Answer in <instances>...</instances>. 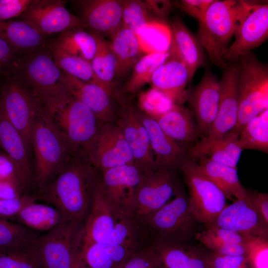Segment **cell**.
I'll use <instances>...</instances> for the list:
<instances>
[{"label":"cell","mask_w":268,"mask_h":268,"mask_svg":"<svg viewBox=\"0 0 268 268\" xmlns=\"http://www.w3.org/2000/svg\"><path fill=\"white\" fill-rule=\"evenodd\" d=\"M17 75L47 108L69 97L63 71L56 65L48 47L23 54L20 59Z\"/></svg>","instance_id":"4"},{"label":"cell","mask_w":268,"mask_h":268,"mask_svg":"<svg viewBox=\"0 0 268 268\" xmlns=\"http://www.w3.org/2000/svg\"><path fill=\"white\" fill-rule=\"evenodd\" d=\"M204 235L223 242L236 244H252L260 242H268L227 229L211 227L202 231Z\"/></svg>","instance_id":"47"},{"label":"cell","mask_w":268,"mask_h":268,"mask_svg":"<svg viewBox=\"0 0 268 268\" xmlns=\"http://www.w3.org/2000/svg\"><path fill=\"white\" fill-rule=\"evenodd\" d=\"M170 28L172 34L170 51L185 63L193 77L198 68L204 65L203 47L180 19L173 20Z\"/></svg>","instance_id":"28"},{"label":"cell","mask_w":268,"mask_h":268,"mask_svg":"<svg viewBox=\"0 0 268 268\" xmlns=\"http://www.w3.org/2000/svg\"><path fill=\"white\" fill-rule=\"evenodd\" d=\"M0 37L24 54L47 48V36L20 19L0 22Z\"/></svg>","instance_id":"30"},{"label":"cell","mask_w":268,"mask_h":268,"mask_svg":"<svg viewBox=\"0 0 268 268\" xmlns=\"http://www.w3.org/2000/svg\"><path fill=\"white\" fill-rule=\"evenodd\" d=\"M198 163L201 172L223 193L226 199L232 201L243 199L248 192L241 183L237 169L216 162L206 156L199 159Z\"/></svg>","instance_id":"31"},{"label":"cell","mask_w":268,"mask_h":268,"mask_svg":"<svg viewBox=\"0 0 268 268\" xmlns=\"http://www.w3.org/2000/svg\"><path fill=\"white\" fill-rule=\"evenodd\" d=\"M141 52L146 55L165 53L169 51L172 40L170 27L157 20H152L136 32Z\"/></svg>","instance_id":"36"},{"label":"cell","mask_w":268,"mask_h":268,"mask_svg":"<svg viewBox=\"0 0 268 268\" xmlns=\"http://www.w3.org/2000/svg\"><path fill=\"white\" fill-rule=\"evenodd\" d=\"M239 142L244 149L268 152V110L253 118L242 130Z\"/></svg>","instance_id":"39"},{"label":"cell","mask_w":268,"mask_h":268,"mask_svg":"<svg viewBox=\"0 0 268 268\" xmlns=\"http://www.w3.org/2000/svg\"><path fill=\"white\" fill-rule=\"evenodd\" d=\"M22 54L0 37V77L6 78L16 74Z\"/></svg>","instance_id":"46"},{"label":"cell","mask_w":268,"mask_h":268,"mask_svg":"<svg viewBox=\"0 0 268 268\" xmlns=\"http://www.w3.org/2000/svg\"><path fill=\"white\" fill-rule=\"evenodd\" d=\"M48 47L52 53L56 65L63 72L82 81L100 85L111 93H113V91L102 83L96 75L90 62L66 53L54 46L49 40Z\"/></svg>","instance_id":"35"},{"label":"cell","mask_w":268,"mask_h":268,"mask_svg":"<svg viewBox=\"0 0 268 268\" xmlns=\"http://www.w3.org/2000/svg\"><path fill=\"white\" fill-rule=\"evenodd\" d=\"M82 149L75 151L60 172L37 193L39 200L57 209L63 221L81 227L91 211L100 178Z\"/></svg>","instance_id":"1"},{"label":"cell","mask_w":268,"mask_h":268,"mask_svg":"<svg viewBox=\"0 0 268 268\" xmlns=\"http://www.w3.org/2000/svg\"><path fill=\"white\" fill-rule=\"evenodd\" d=\"M174 199L144 218L141 223L153 241L185 244L198 222L194 215L186 192L177 182Z\"/></svg>","instance_id":"8"},{"label":"cell","mask_w":268,"mask_h":268,"mask_svg":"<svg viewBox=\"0 0 268 268\" xmlns=\"http://www.w3.org/2000/svg\"><path fill=\"white\" fill-rule=\"evenodd\" d=\"M189 190L191 210L198 222L208 227L227 206L220 189L201 170L196 160L189 159L180 167Z\"/></svg>","instance_id":"11"},{"label":"cell","mask_w":268,"mask_h":268,"mask_svg":"<svg viewBox=\"0 0 268 268\" xmlns=\"http://www.w3.org/2000/svg\"><path fill=\"white\" fill-rule=\"evenodd\" d=\"M111 39L117 59L115 76H122L133 68L142 52L136 34L123 25Z\"/></svg>","instance_id":"32"},{"label":"cell","mask_w":268,"mask_h":268,"mask_svg":"<svg viewBox=\"0 0 268 268\" xmlns=\"http://www.w3.org/2000/svg\"><path fill=\"white\" fill-rule=\"evenodd\" d=\"M170 51L165 53L147 54L141 57L133 67L131 78L126 84V92L134 94L145 84L150 81L156 69L169 57Z\"/></svg>","instance_id":"40"},{"label":"cell","mask_w":268,"mask_h":268,"mask_svg":"<svg viewBox=\"0 0 268 268\" xmlns=\"http://www.w3.org/2000/svg\"><path fill=\"white\" fill-rule=\"evenodd\" d=\"M196 239L206 247L216 253L230 256H242L249 255L252 250L260 244L268 242H260L252 244H236L223 242L207 236L201 232L198 233Z\"/></svg>","instance_id":"44"},{"label":"cell","mask_w":268,"mask_h":268,"mask_svg":"<svg viewBox=\"0 0 268 268\" xmlns=\"http://www.w3.org/2000/svg\"><path fill=\"white\" fill-rule=\"evenodd\" d=\"M101 172L100 182L109 202L118 211L131 215L135 190L142 173L134 164Z\"/></svg>","instance_id":"18"},{"label":"cell","mask_w":268,"mask_h":268,"mask_svg":"<svg viewBox=\"0 0 268 268\" xmlns=\"http://www.w3.org/2000/svg\"><path fill=\"white\" fill-rule=\"evenodd\" d=\"M18 19L47 37L86 28L82 19L72 14L66 7L65 1L61 0H32Z\"/></svg>","instance_id":"16"},{"label":"cell","mask_w":268,"mask_h":268,"mask_svg":"<svg viewBox=\"0 0 268 268\" xmlns=\"http://www.w3.org/2000/svg\"><path fill=\"white\" fill-rule=\"evenodd\" d=\"M15 220L29 229L48 232L63 221L62 214L55 207L36 201L25 205Z\"/></svg>","instance_id":"33"},{"label":"cell","mask_w":268,"mask_h":268,"mask_svg":"<svg viewBox=\"0 0 268 268\" xmlns=\"http://www.w3.org/2000/svg\"><path fill=\"white\" fill-rule=\"evenodd\" d=\"M238 80L239 110L231 131L240 135L245 125L266 109L268 105V67L253 54L241 56Z\"/></svg>","instance_id":"7"},{"label":"cell","mask_w":268,"mask_h":268,"mask_svg":"<svg viewBox=\"0 0 268 268\" xmlns=\"http://www.w3.org/2000/svg\"><path fill=\"white\" fill-rule=\"evenodd\" d=\"M137 115L149 136L156 170H175L190 158L189 149L167 135L150 115L135 108Z\"/></svg>","instance_id":"20"},{"label":"cell","mask_w":268,"mask_h":268,"mask_svg":"<svg viewBox=\"0 0 268 268\" xmlns=\"http://www.w3.org/2000/svg\"><path fill=\"white\" fill-rule=\"evenodd\" d=\"M28 193L20 185L10 181L0 182V200L16 199Z\"/></svg>","instance_id":"54"},{"label":"cell","mask_w":268,"mask_h":268,"mask_svg":"<svg viewBox=\"0 0 268 268\" xmlns=\"http://www.w3.org/2000/svg\"><path fill=\"white\" fill-rule=\"evenodd\" d=\"M235 39L228 47L224 61L235 60L250 53L268 38V5H251L235 32Z\"/></svg>","instance_id":"19"},{"label":"cell","mask_w":268,"mask_h":268,"mask_svg":"<svg viewBox=\"0 0 268 268\" xmlns=\"http://www.w3.org/2000/svg\"><path fill=\"white\" fill-rule=\"evenodd\" d=\"M38 237L22 224L0 219V251H15L34 246Z\"/></svg>","instance_id":"38"},{"label":"cell","mask_w":268,"mask_h":268,"mask_svg":"<svg viewBox=\"0 0 268 268\" xmlns=\"http://www.w3.org/2000/svg\"><path fill=\"white\" fill-rule=\"evenodd\" d=\"M49 41L66 53L81 58L90 63L96 51L97 43L93 34L83 28L60 33Z\"/></svg>","instance_id":"34"},{"label":"cell","mask_w":268,"mask_h":268,"mask_svg":"<svg viewBox=\"0 0 268 268\" xmlns=\"http://www.w3.org/2000/svg\"><path fill=\"white\" fill-rule=\"evenodd\" d=\"M246 197L227 205L207 228L231 230L268 242V222L254 202L250 191Z\"/></svg>","instance_id":"17"},{"label":"cell","mask_w":268,"mask_h":268,"mask_svg":"<svg viewBox=\"0 0 268 268\" xmlns=\"http://www.w3.org/2000/svg\"><path fill=\"white\" fill-rule=\"evenodd\" d=\"M147 243L144 226L131 215L125 214L112 206L99 178L91 211L77 234L76 248L92 243H105L124 245L141 250Z\"/></svg>","instance_id":"2"},{"label":"cell","mask_w":268,"mask_h":268,"mask_svg":"<svg viewBox=\"0 0 268 268\" xmlns=\"http://www.w3.org/2000/svg\"><path fill=\"white\" fill-rule=\"evenodd\" d=\"M34 155V184L40 190L63 169L70 156L79 148L62 138L50 126L43 109L36 118L31 135Z\"/></svg>","instance_id":"5"},{"label":"cell","mask_w":268,"mask_h":268,"mask_svg":"<svg viewBox=\"0 0 268 268\" xmlns=\"http://www.w3.org/2000/svg\"><path fill=\"white\" fill-rule=\"evenodd\" d=\"M243 150L239 142V135L231 131L211 146L206 156L213 161L237 169Z\"/></svg>","instance_id":"41"},{"label":"cell","mask_w":268,"mask_h":268,"mask_svg":"<svg viewBox=\"0 0 268 268\" xmlns=\"http://www.w3.org/2000/svg\"><path fill=\"white\" fill-rule=\"evenodd\" d=\"M0 268H45L36 247L0 251Z\"/></svg>","instance_id":"42"},{"label":"cell","mask_w":268,"mask_h":268,"mask_svg":"<svg viewBox=\"0 0 268 268\" xmlns=\"http://www.w3.org/2000/svg\"><path fill=\"white\" fill-rule=\"evenodd\" d=\"M32 0H0V22L18 18Z\"/></svg>","instance_id":"51"},{"label":"cell","mask_w":268,"mask_h":268,"mask_svg":"<svg viewBox=\"0 0 268 268\" xmlns=\"http://www.w3.org/2000/svg\"><path fill=\"white\" fill-rule=\"evenodd\" d=\"M177 182L175 170H157L142 174L135 190L131 215L141 223L169 201Z\"/></svg>","instance_id":"13"},{"label":"cell","mask_w":268,"mask_h":268,"mask_svg":"<svg viewBox=\"0 0 268 268\" xmlns=\"http://www.w3.org/2000/svg\"><path fill=\"white\" fill-rule=\"evenodd\" d=\"M215 0H183L179 7L199 22L203 21L205 14Z\"/></svg>","instance_id":"52"},{"label":"cell","mask_w":268,"mask_h":268,"mask_svg":"<svg viewBox=\"0 0 268 268\" xmlns=\"http://www.w3.org/2000/svg\"><path fill=\"white\" fill-rule=\"evenodd\" d=\"M146 1L137 0H123V26L135 34L148 22L152 20Z\"/></svg>","instance_id":"43"},{"label":"cell","mask_w":268,"mask_h":268,"mask_svg":"<svg viewBox=\"0 0 268 268\" xmlns=\"http://www.w3.org/2000/svg\"><path fill=\"white\" fill-rule=\"evenodd\" d=\"M83 151L92 165L101 171L134 164L131 149L116 124L101 122L95 137Z\"/></svg>","instance_id":"15"},{"label":"cell","mask_w":268,"mask_h":268,"mask_svg":"<svg viewBox=\"0 0 268 268\" xmlns=\"http://www.w3.org/2000/svg\"><path fill=\"white\" fill-rule=\"evenodd\" d=\"M241 268H254V267L253 265L251 264V265H249L246 266L244 267Z\"/></svg>","instance_id":"57"},{"label":"cell","mask_w":268,"mask_h":268,"mask_svg":"<svg viewBox=\"0 0 268 268\" xmlns=\"http://www.w3.org/2000/svg\"><path fill=\"white\" fill-rule=\"evenodd\" d=\"M151 117L167 135L178 142H193L199 136L193 115L185 107L174 104L166 112Z\"/></svg>","instance_id":"29"},{"label":"cell","mask_w":268,"mask_h":268,"mask_svg":"<svg viewBox=\"0 0 268 268\" xmlns=\"http://www.w3.org/2000/svg\"><path fill=\"white\" fill-rule=\"evenodd\" d=\"M189 98L196 117L199 136L202 138L207 134L218 112L220 80L209 69H206Z\"/></svg>","instance_id":"21"},{"label":"cell","mask_w":268,"mask_h":268,"mask_svg":"<svg viewBox=\"0 0 268 268\" xmlns=\"http://www.w3.org/2000/svg\"><path fill=\"white\" fill-rule=\"evenodd\" d=\"M81 227L63 221L39 236L36 247L45 268H81L76 255V239Z\"/></svg>","instance_id":"14"},{"label":"cell","mask_w":268,"mask_h":268,"mask_svg":"<svg viewBox=\"0 0 268 268\" xmlns=\"http://www.w3.org/2000/svg\"><path fill=\"white\" fill-rule=\"evenodd\" d=\"M220 82V99L216 118L206 135L189 149L190 159L206 156L211 146L231 132L237 122L239 98L238 80L240 66H227Z\"/></svg>","instance_id":"9"},{"label":"cell","mask_w":268,"mask_h":268,"mask_svg":"<svg viewBox=\"0 0 268 268\" xmlns=\"http://www.w3.org/2000/svg\"><path fill=\"white\" fill-rule=\"evenodd\" d=\"M170 52L169 57L154 72L150 82L152 88L176 104L187 98L185 87L192 77L185 63L175 53Z\"/></svg>","instance_id":"24"},{"label":"cell","mask_w":268,"mask_h":268,"mask_svg":"<svg viewBox=\"0 0 268 268\" xmlns=\"http://www.w3.org/2000/svg\"><path fill=\"white\" fill-rule=\"evenodd\" d=\"M250 191V190H249ZM251 198L264 217L268 222V195L258 191H250Z\"/></svg>","instance_id":"55"},{"label":"cell","mask_w":268,"mask_h":268,"mask_svg":"<svg viewBox=\"0 0 268 268\" xmlns=\"http://www.w3.org/2000/svg\"><path fill=\"white\" fill-rule=\"evenodd\" d=\"M174 104L163 93L152 88L141 93L138 99L139 108L150 116L166 112Z\"/></svg>","instance_id":"45"},{"label":"cell","mask_w":268,"mask_h":268,"mask_svg":"<svg viewBox=\"0 0 268 268\" xmlns=\"http://www.w3.org/2000/svg\"><path fill=\"white\" fill-rule=\"evenodd\" d=\"M120 268H158L151 245L134 254Z\"/></svg>","instance_id":"50"},{"label":"cell","mask_w":268,"mask_h":268,"mask_svg":"<svg viewBox=\"0 0 268 268\" xmlns=\"http://www.w3.org/2000/svg\"><path fill=\"white\" fill-rule=\"evenodd\" d=\"M139 251L124 245L92 243L76 248V255L81 268H120Z\"/></svg>","instance_id":"27"},{"label":"cell","mask_w":268,"mask_h":268,"mask_svg":"<svg viewBox=\"0 0 268 268\" xmlns=\"http://www.w3.org/2000/svg\"><path fill=\"white\" fill-rule=\"evenodd\" d=\"M43 114L52 128L72 146L85 150L95 137L101 122L72 95L51 107Z\"/></svg>","instance_id":"6"},{"label":"cell","mask_w":268,"mask_h":268,"mask_svg":"<svg viewBox=\"0 0 268 268\" xmlns=\"http://www.w3.org/2000/svg\"><path fill=\"white\" fill-rule=\"evenodd\" d=\"M251 5L242 0H215L199 22L198 39L214 65L227 66L223 57L228 43Z\"/></svg>","instance_id":"3"},{"label":"cell","mask_w":268,"mask_h":268,"mask_svg":"<svg viewBox=\"0 0 268 268\" xmlns=\"http://www.w3.org/2000/svg\"><path fill=\"white\" fill-rule=\"evenodd\" d=\"M92 33L97 43L96 51L91 62L93 70L99 79L113 91L115 87L113 79L115 77L117 59L111 42L100 35Z\"/></svg>","instance_id":"37"},{"label":"cell","mask_w":268,"mask_h":268,"mask_svg":"<svg viewBox=\"0 0 268 268\" xmlns=\"http://www.w3.org/2000/svg\"><path fill=\"white\" fill-rule=\"evenodd\" d=\"M208 268H241L252 265L249 255L230 256L215 252H207Z\"/></svg>","instance_id":"49"},{"label":"cell","mask_w":268,"mask_h":268,"mask_svg":"<svg viewBox=\"0 0 268 268\" xmlns=\"http://www.w3.org/2000/svg\"><path fill=\"white\" fill-rule=\"evenodd\" d=\"M1 181L15 183L25 190L21 184L15 163L5 152L0 151V182Z\"/></svg>","instance_id":"53"},{"label":"cell","mask_w":268,"mask_h":268,"mask_svg":"<svg viewBox=\"0 0 268 268\" xmlns=\"http://www.w3.org/2000/svg\"><path fill=\"white\" fill-rule=\"evenodd\" d=\"M151 245L158 268H208L207 252L199 247L158 240Z\"/></svg>","instance_id":"26"},{"label":"cell","mask_w":268,"mask_h":268,"mask_svg":"<svg viewBox=\"0 0 268 268\" xmlns=\"http://www.w3.org/2000/svg\"><path fill=\"white\" fill-rule=\"evenodd\" d=\"M146 3L150 11L160 16H164L167 14L170 4L168 1L166 0H146Z\"/></svg>","instance_id":"56"},{"label":"cell","mask_w":268,"mask_h":268,"mask_svg":"<svg viewBox=\"0 0 268 268\" xmlns=\"http://www.w3.org/2000/svg\"><path fill=\"white\" fill-rule=\"evenodd\" d=\"M39 200L36 194H25L21 197L0 200V219L15 220L20 210L27 204Z\"/></svg>","instance_id":"48"},{"label":"cell","mask_w":268,"mask_h":268,"mask_svg":"<svg viewBox=\"0 0 268 268\" xmlns=\"http://www.w3.org/2000/svg\"><path fill=\"white\" fill-rule=\"evenodd\" d=\"M0 99L5 114L21 134L29 152L35 121L43 109L41 101L17 75L4 78Z\"/></svg>","instance_id":"10"},{"label":"cell","mask_w":268,"mask_h":268,"mask_svg":"<svg viewBox=\"0 0 268 268\" xmlns=\"http://www.w3.org/2000/svg\"><path fill=\"white\" fill-rule=\"evenodd\" d=\"M71 95L84 104L102 122L116 124L118 108L112 94L105 88L80 80L63 72Z\"/></svg>","instance_id":"22"},{"label":"cell","mask_w":268,"mask_h":268,"mask_svg":"<svg viewBox=\"0 0 268 268\" xmlns=\"http://www.w3.org/2000/svg\"><path fill=\"white\" fill-rule=\"evenodd\" d=\"M86 28L92 33L112 37L122 26L123 0L77 1Z\"/></svg>","instance_id":"23"},{"label":"cell","mask_w":268,"mask_h":268,"mask_svg":"<svg viewBox=\"0 0 268 268\" xmlns=\"http://www.w3.org/2000/svg\"><path fill=\"white\" fill-rule=\"evenodd\" d=\"M113 97L119 105L116 124L131 149L134 164L142 174L156 170L148 133L137 115L135 107L120 92L115 90Z\"/></svg>","instance_id":"12"},{"label":"cell","mask_w":268,"mask_h":268,"mask_svg":"<svg viewBox=\"0 0 268 268\" xmlns=\"http://www.w3.org/2000/svg\"><path fill=\"white\" fill-rule=\"evenodd\" d=\"M0 146L15 163L21 184L27 191L34 184L30 152L21 134L7 118L0 99Z\"/></svg>","instance_id":"25"}]
</instances>
